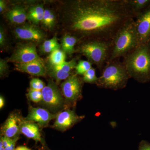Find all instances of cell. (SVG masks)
<instances>
[{
  "instance_id": "1",
  "label": "cell",
  "mask_w": 150,
  "mask_h": 150,
  "mask_svg": "<svg viewBox=\"0 0 150 150\" xmlns=\"http://www.w3.org/2000/svg\"><path fill=\"white\" fill-rule=\"evenodd\" d=\"M68 26L79 40L112 42L121 28L134 20L127 0H77L71 2Z\"/></svg>"
},
{
  "instance_id": "2",
  "label": "cell",
  "mask_w": 150,
  "mask_h": 150,
  "mask_svg": "<svg viewBox=\"0 0 150 150\" xmlns=\"http://www.w3.org/2000/svg\"><path fill=\"white\" fill-rule=\"evenodd\" d=\"M123 58V64L130 79L140 83L149 82L150 42L139 45Z\"/></svg>"
},
{
  "instance_id": "3",
  "label": "cell",
  "mask_w": 150,
  "mask_h": 150,
  "mask_svg": "<svg viewBox=\"0 0 150 150\" xmlns=\"http://www.w3.org/2000/svg\"><path fill=\"white\" fill-rule=\"evenodd\" d=\"M129 79L123 62L118 59L107 62L96 84L101 88L117 91L126 87Z\"/></svg>"
},
{
  "instance_id": "4",
  "label": "cell",
  "mask_w": 150,
  "mask_h": 150,
  "mask_svg": "<svg viewBox=\"0 0 150 150\" xmlns=\"http://www.w3.org/2000/svg\"><path fill=\"white\" fill-rule=\"evenodd\" d=\"M139 45L135 20H134L121 28L116 33L111 42L108 61L118 60L124 57Z\"/></svg>"
},
{
  "instance_id": "5",
  "label": "cell",
  "mask_w": 150,
  "mask_h": 150,
  "mask_svg": "<svg viewBox=\"0 0 150 150\" xmlns=\"http://www.w3.org/2000/svg\"><path fill=\"white\" fill-rule=\"evenodd\" d=\"M78 48V52L97 66L100 71L110 58L111 42L99 40L83 41Z\"/></svg>"
},
{
  "instance_id": "6",
  "label": "cell",
  "mask_w": 150,
  "mask_h": 150,
  "mask_svg": "<svg viewBox=\"0 0 150 150\" xmlns=\"http://www.w3.org/2000/svg\"><path fill=\"white\" fill-rule=\"evenodd\" d=\"M83 81L76 74H72L61 84L62 94L68 102L75 105L82 97Z\"/></svg>"
},
{
  "instance_id": "7",
  "label": "cell",
  "mask_w": 150,
  "mask_h": 150,
  "mask_svg": "<svg viewBox=\"0 0 150 150\" xmlns=\"http://www.w3.org/2000/svg\"><path fill=\"white\" fill-rule=\"evenodd\" d=\"M41 60L42 59L38 56L35 45L28 43L18 46L8 61L15 64H23Z\"/></svg>"
},
{
  "instance_id": "8",
  "label": "cell",
  "mask_w": 150,
  "mask_h": 150,
  "mask_svg": "<svg viewBox=\"0 0 150 150\" xmlns=\"http://www.w3.org/2000/svg\"><path fill=\"white\" fill-rule=\"evenodd\" d=\"M42 101L51 109H58L62 107L64 100L58 86L53 81H50L42 90Z\"/></svg>"
},
{
  "instance_id": "9",
  "label": "cell",
  "mask_w": 150,
  "mask_h": 150,
  "mask_svg": "<svg viewBox=\"0 0 150 150\" xmlns=\"http://www.w3.org/2000/svg\"><path fill=\"white\" fill-rule=\"evenodd\" d=\"M135 20L139 45L150 42V6Z\"/></svg>"
},
{
  "instance_id": "10",
  "label": "cell",
  "mask_w": 150,
  "mask_h": 150,
  "mask_svg": "<svg viewBox=\"0 0 150 150\" xmlns=\"http://www.w3.org/2000/svg\"><path fill=\"white\" fill-rule=\"evenodd\" d=\"M85 116H79L70 109L62 111L56 115L54 127L61 131H65L82 120Z\"/></svg>"
},
{
  "instance_id": "11",
  "label": "cell",
  "mask_w": 150,
  "mask_h": 150,
  "mask_svg": "<svg viewBox=\"0 0 150 150\" xmlns=\"http://www.w3.org/2000/svg\"><path fill=\"white\" fill-rule=\"evenodd\" d=\"M16 38L40 42L44 38V34L39 28L33 25H25L17 28L14 31Z\"/></svg>"
},
{
  "instance_id": "12",
  "label": "cell",
  "mask_w": 150,
  "mask_h": 150,
  "mask_svg": "<svg viewBox=\"0 0 150 150\" xmlns=\"http://www.w3.org/2000/svg\"><path fill=\"white\" fill-rule=\"evenodd\" d=\"M23 119L18 114L11 113L1 128L2 136L13 139L18 137L20 132V127Z\"/></svg>"
},
{
  "instance_id": "13",
  "label": "cell",
  "mask_w": 150,
  "mask_h": 150,
  "mask_svg": "<svg viewBox=\"0 0 150 150\" xmlns=\"http://www.w3.org/2000/svg\"><path fill=\"white\" fill-rule=\"evenodd\" d=\"M56 115L50 113L46 109L40 108L30 107L25 121L37 123L40 126H47L50 121L56 118Z\"/></svg>"
},
{
  "instance_id": "14",
  "label": "cell",
  "mask_w": 150,
  "mask_h": 150,
  "mask_svg": "<svg viewBox=\"0 0 150 150\" xmlns=\"http://www.w3.org/2000/svg\"><path fill=\"white\" fill-rule=\"evenodd\" d=\"M15 69L17 71L33 76H45L47 73V70L42 60L23 64H15Z\"/></svg>"
},
{
  "instance_id": "15",
  "label": "cell",
  "mask_w": 150,
  "mask_h": 150,
  "mask_svg": "<svg viewBox=\"0 0 150 150\" xmlns=\"http://www.w3.org/2000/svg\"><path fill=\"white\" fill-rule=\"evenodd\" d=\"M20 132L25 137L35 140L36 142H42V138L38 124L23 119L20 127Z\"/></svg>"
},
{
  "instance_id": "16",
  "label": "cell",
  "mask_w": 150,
  "mask_h": 150,
  "mask_svg": "<svg viewBox=\"0 0 150 150\" xmlns=\"http://www.w3.org/2000/svg\"><path fill=\"white\" fill-rule=\"evenodd\" d=\"M6 16L11 22L16 24H22L27 19V13L24 8L16 6L8 13Z\"/></svg>"
},
{
  "instance_id": "17",
  "label": "cell",
  "mask_w": 150,
  "mask_h": 150,
  "mask_svg": "<svg viewBox=\"0 0 150 150\" xmlns=\"http://www.w3.org/2000/svg\"><path fill=\"white\" fill-rule=\"evenodd\" d=\"M135 18L150 6V0H127Z\"/></svg>"
},
{
  "instance_id": "18",
  "label": "cell",
  "mask_w": 150,
  "mask_h": 150,
  "mask_svg": "<svg viewBox=\"0 0 150 150\" xmlns=\"http://www.w3.org/2000/svg\"><path fill=\"white\" fill-rule=\"evenodd\" d=\"M79 41L78 38L74 35L66 34L62 39V50L65 54L71 56L76 51L75 46Z\"/></svg>"
},
{
  "instance_id": "19",
  "label": "cell",
  "mask_w": 150,
  "mask_h": 150,
  "mask_svg": "<svg viewBox=\"0 0 150 150\" xmlns=\"http://www.w3.org/2000/svg\"><path fill=\"white\" fill-rule=\"evenodd\" d=\"M45 10L42 5L31 7L27 13V19L34 24L42 22Z\"/></svg>"
},
{
  "instance_id": "20",
  "label": "cell",
  "mask_w": 150,
  "mask_h": 150,
  "mask_svg": "<svg viewBox=\"0 0 150 150\" xmlns=\"http://www.w3.org/2000/svg\"><path fill=\"white\" fill-rule=\"evenodd\" d=\"M66 54L63 50L58 49L52 52L48 56L49 67H54L62 64L66 62Z\"/></svg>"
},
{
  "instance_id": "21",
  "label": "cell",
  "mask_w": 150,
  "mask_h": 150,
  "mask_svg": "<svg viewBox=\"0 0 150 150\" xmlns=\"http://www.w3.org/2000/svg\"><path fill=\"white\" fill-rule=\"evenodd\" d=\"M77 63L76 59H73L69 62H65L62 64L54 67H49V70L59 71L63 73L72 74L73 70L75 69Z\"/></svg>"
},
{
  "instance_id": "22",
  "label": "cell",
  "mask_w": 150,
  "mask_h": 150,
  "mask_svg": "<svg viewBox=\"0 0 150 150\" xmlns=\"http://www.w3.org/2000/svg\"><path fill=\"white\" fill-rule=\"evenodd\" d=\"M61 46L58 42L56 37L44 41L41 46V49L42 52L44 53H50L60 49Z\"/></svg>"
},
{
  "instance_id": "23",
  "label": "cell",
  "mask_w": 150,
  "mask_h": 150,
  "mask_svg": "<svg viewBox=\"0 0 150 150\" xmlns=\"http://www.w3.org/2000/svg\"><path fill=\"white\" fill-rule=\"evenodd\" d=\"M41 22L45 27L52 28L55 23V17L54 13L49 10H45Z\"/></svg>"
},
{
  "instance_id": "24",
  "label": "cell",
  "mask_w": 150,
  "mask_h": 150,
  "mask_svg": "<svg viewBox=\"0 0 150 150\" xmlns=\"http://www.w3.org/2000/svg\"><path fill=\"white\" fill-rule=\"evenodd\" d=\"M92 64L88 61L80 60L79 61L76 68V73L78 75H83L91 69Z\"/></svg>"
},
{
  "instance_id": "25",
  "label": "cell",
  "mask_w": 150,
  "mask_h": 150,
  "mask_svg": "<svg viewBox=\"0 0 150 150\" xmlns=\"http://www.w3.org/2000/svg\"><path fill=\"white\" fill-rule=\"evenodd\" d=\"M84 82L89 83H96L98 79L96 75V69L92 68L83 75L82 78Z\"/></svg>"
},
{
  "instance_id": "26",
  "label": "cell",
  "mask_w": 150,
  "mask_h": 150,
  "mask_svg": "<svg viewBox=\"0 0 150 150\" xmlns=\"http://www.w3.org/2000/svg\"><path fill=\"white\" fill-rule=\"evenodd\" d=\"M28 96L30 100L33 102L36 103L40 102L43 99L42 91L30 89L28 92Z\"/></svg>"
},
{
  "instance_id": "27",
  "label": "cell",
  "mask_w": 150,
  "mask_h": 150,
  "mask_svg": "<svg viewBox=\"0 0 150 150\" xmlns=\"http://www.w3.org/2000/svg\"><path fill=\"white\" fill-rule=\"evenodd\" d=\"M30 89L35 90L42 91L46 86L44 82L37 78H33L30 82Z\"/></svg>"
},
{
  "instance_id": "28",
  "label": "cell",
  "mask_w": 150,
  "mask_h": 150,
  "mask_svg": "<svg viewBox=\"0 0 150 150\" xmlns=\"http://www.w3.org/2000/svg\"><path fill=\"white\" fill-rule=\"evenodd\" d=\"M138 150H150V143L146 140H142L139 144Z\"/></svg>"
},
{
  "instance_id": "29",
  "label": "cell",
  "mask_w": 150,
  "mask_h": 150,
  "mask_svg": "<svg viewBox=\"0 0 150 150\" xmlns=\"http://www.w3.org/2000/svg\"><path fill=\"white\" fill-rule=\"evenodd\" d=\"M8 68L6 62L3 59L0 60V74L1 76L6 72Z\"/></svg>"
},
{
  "instance_id": "30",
  "label": "cell",
  "mask_w": 150,
  "mask_h": 150,
  "mask_svg": "<svg viewBox=\"0 0 150 150\" xmlns=\"http://www.w3.org/2000/svg\"><path fill=\"white\" fill-rule=\"evenodd\" d=\"M18 137L13 138L10 144L7 147L5 148V150H15V145L18 140Z\"/></svg>"
},
{
  "instance_id": "31",
  "label": "cell",
  "mask_w": 150,
  "mask_h": 150,
  "mask_svg": "<svg viewBox=\"0 0 150 150\" xmlns=\"http://www.w3.org/2000/svg\"><path fill=\"white\" fill-rule=\"evenodd\" d=\"M6 42L5 34L4 33L2 28H1L0 29V45L1 46H4Z\"/></svg>"
},
{
  "instance_id": "32",
  "label": "cell",
  "mask_w": 150,
  "mask_h": 150,
  "mask_svg": "<svg viewBox=\"0 0 150 150\" xmlns=\"http://www.w3.org/2000/svg\"><path fill=\"white\" fill-rule=\"evenodd\" d=\"M6 5L5 2L4 1L1 0L0 1V12L1 13L6 9Z\"/></svg>"
},
{
  "instance_id": "33",
  "label": "cell",
  "mask_w": 150,
  "mask_h": 150,
  "mask_svg": "<svg viewBox=\"0 0 150 150\" xmlns=\"http://www.w3.org/2000/svg\"><path fill=\"white\" fill-rule=\"evenodd\" d=\"M5 104V100L3 97L2 96H0V108L1 109L4 107Z\"/></svg>"
},
{
  "instance_id": "34",
  "label": "cell",
  "mask_w": 150,
  "mask_h": 150,
  "mask_svg": "<svg viewBox=\"0 0 150 150\" xmlns=\"http://www.w3.org/2000/svg\"><path fill=\"white\" fill-rule=\"evenodd\" d=\"M15 150H31L29 148L26 147L25 146H18L16 148Z\"/></svg>"
},
{
  "instance_id": "35",
  "label": "cell",
  "mask_w": 150,
  "mask_h": 150,
  "mask_svg": "<svg viewBox=\"0 0 150 150\" xmlns=\"http://www.w3.org/2000/svg\"><path fill=\"white\" fill-rule=\"evenodd\" d=\"M0 150H5L1 140H0Z\"/></svg>"
}]
</instances>
